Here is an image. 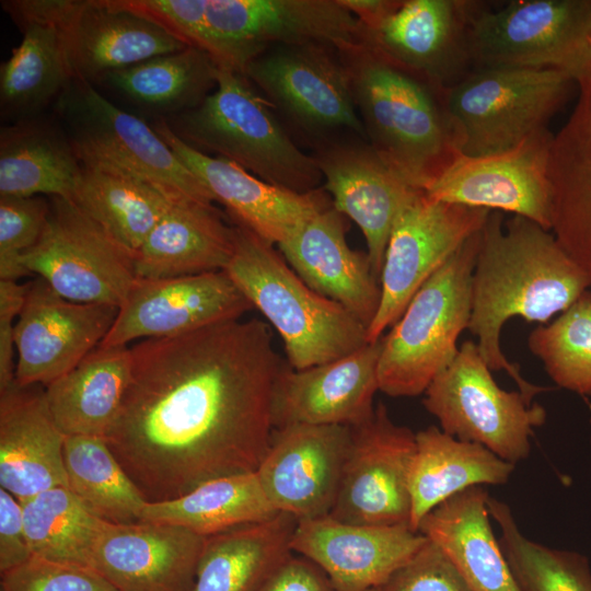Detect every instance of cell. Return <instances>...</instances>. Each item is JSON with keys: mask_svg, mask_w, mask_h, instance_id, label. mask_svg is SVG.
<instances>
[{"mask_svg": "<svg viewBox=\"0 0 591 591\" xmlns=\"http://www.w3.org/2000/svg\"><path fill=\"white\" fill-rule=\"evenodd\" d=\"M130 350L129 381L105 440L147 501L257 471L283 367L267 323L232 320Z\"/></svg>", "mask_w": 591, "mask_h": 591, "instance_id": "cell-1", "label": "cell"}, {"mask_svg": "<svg viewBox=\"0 0 591 591\" xmlns=\"http://www.w3.org/2000/svg\"><path fill=\"white\" fill-rule=\"evenodd\" d=\"M591 278L572 260L551 231L534 221L490 211L482 230L471 282L470 332L491 371H506L532 403L547 387L525 380L501 350L502 326L512 317L546 323L568 309Z\"/></svg>", "mask_w": 591, "mask_h": 591, "instance_id": "cell-2", "label": "cell"}, {"mask_svg": "<svg viewBox=\"0 0 591 591\" xmlns=\"http://www.w3.org/2000/svg\"><path fill=\"white\" fill-rule=\"evenodd\" d=\"M370 146L407 184L426 187L461 154L447 91L376 49L337 50Z\"/></svg>", "mask_w": 591, "mask_h": 591, "instance_id": "cell-3", "label": "cell"}, {"mask_svg": "<svg viewBox=\"0 0 591 591\" xmlns=\"http://www.w3.org/2000/svg\"><path fill=\"white\" fill-rule=\"evenodd\" d=\"M233 225L234 251L224 271L278 332L292 369L323 364L368 344L367 327L311 289L274 244Z\"/></svg>", "mask_w": 591, "mask_h": 591, "instance_id": "cell-4", "label": "cell"}, {"mask_svg": "<svg viewBox=\"0 0 591 591\" xmlns=\"http://www.w3.org/2000/svg\"><path fill=\"white\" fill-rule=\"evenodd\" d=\"M192 148L215 153L273 185L305 194L323 175L275 115V107L243 73L220 69L216 89L195 108L164 119Z\"/></svg>", "mask_w": 591, "mask_h": 591, "instance_id": "cell-5", "label": "cell"}, {"mask_svg": "<svg viewBox=\"0 0 591 591\" xmlns=\"http://www.w3.org/2000/svg\"><path fill=\"white\" fill-rule=\"evenodd\" d=\"M480 230L420 287L382 337L378 378L379 389L386 395L425 393L456 357V341L471 318V282Z\"/></svg>", "mask_w": 591, "mask_h": 591, "instance_id": "cell-6", "label": "cell"}, {"mask_svg": "<svg viewBox=\"0 0 591 591\" xmlns=\"http://www.w3.org/2000/svg\"><path fill=\"white\" fill-rule=\"evenodd\" d=\"M55 111L82 165L129 175L172 199L213 204L209 190L151 124L115 105L92 83L73 79Z\"/></svg>", "mask_w": 591, "mask_h": 591, "instance_id": "cell-7", "label": "cell"}, {"mask_svg": "<svg viewBox=\"0 0 591 591\" xmlns=\"http://www.w3.org/2000/svg\"><path fill=\"white\" fill-rule=\"evenodd\" d=\"M576 80L558 69L474 68L447 91L459 152L508 151L547 128Z\"/></svg>", "mask_w": 591, "mask_h": 591, "instance_id": "cell-8", "label": "cell"}, {"mask_svg": "<svg viewBox=\"0 0 591 591\" xmlns=\"http://www.w3.org/2000/svg\"><path fill=\"white\" fill-rule=\"evenodd\" d=\"M308 43L358 46L362 25L339 0H204L193 47L244 74L268 47Z\"/></svg>", "mask_w": 591, "mask_h": 591, "instance_id": "cell-9", "label": "cell"}, {"mask_svg": "<svg viewBox=\"0 0 591 591\" xmlns=\"http://www.w3.org/2000/svg\"><path fill=\"white\" fill-rule=\"evenodd\" d=\"M474 68L558 69L576 82L591 71V0H520L473 18Z\"/></svg>", "mask_w": 591, "mask_h": 591, "instance_id": "cell-10", "label": "cell"}, {"mask_svg": "<svg viewBox=\"0 0 591 591\" xmlns=\"http://www.w3.org/2000/svg\"><path fill=\"white\" fill-rule=\"evenodd\" d=\"M425 408L445 433L478 443L515 463L531 452L530 438L546 420V410L518 391H505L494 380L477 344L466 340L454 360L425 391Z\"/></svg>", "mask_w": 591, "mask_h": 591, "instance_id": "cell-11", "label": "cell"}, {"mask_svg": "<svg viewBox=\"0 0 591 591\" xmlns=\"http://www.w3.org/2000/svg\"><path fill=\"white\" fill-rule=\"evenodd\" d=\"M38 242L22 262L62 298L119 308L136 280L134 255L72 200L50 197Z\"/></svg>", "mask_w": 591, "mask_h": 591, "instance_id": "cell-12", "label": "cell"}, {"mask_svg": "<svg viewBox=\"0 0 591 591\" xmlns=\"http://www.w3.org/2000/svg\"><path fill=\"white\" fill-rule=\"evenodd\" d=\"M10 8L54 23L72 79L92 84L108 72L188 47L120 0H11Z\"/></svg>", "mask_w": 591, "mask_h": 591, "instance_id": "cell-13", "label": "cell"}, {"mask_svg": "<svg viewBox=\"0 0 591 591\" xmlns=\"http://www.w3.org/2000/svg\"><path fill=\"white\" fill-rule=\"evenodd\" d=\"M491 210L449 204L417 192L401 209L385 251L381 302L367 341L384 336L420 287L474 233Z\"/></svg>", "mask_w": 591, "mask_h": 591, "instance_id": "cell-14", "label": "cell"}, {"mask_svg": "<svg viewBox=\"0 0 591 591\" xmlns=\"http://www.w3.org/2000/svg\"><path fill=\"white\" fill-rule=\"evenodd\" d=\"M244 74L275 109L305 132L343 129L366 137L336 48L315 43L274 45L254 58Z\"/></svg>", "mask_w": 591, "mask_h": 591, "instance_id": "cell-15", "label": "cell"}, {"mask_svg": "<svg viewBox=\"0 0 591 591\" xmlns=\"http://www.w3.org/2000/svg\"><path fill=\"white\" fill-rule=\"evenodd\" d=\"M416 433L395 424L379 404L350 427V442L331 517L367 525H408V477ZM410 528V526H409Z\"/></svg>", "mask_w": 591, "mask_h": 591, "instance_id": "cell-16", "label": "cell"}, {"mask_svg": "<svg viewBox=\"0 0 591 591\" xmlns=\"http://www.w3.org/2000/svg\"><path fill=\"white\" fill-rule=\"evenodd\" d=\"M554 135L545 128L496 154H459L424 188L439 201L521 216L552 229L548 178Z\"/></svg>", "mask_w": 591, "mask_h": 591, "instance_id": "cell-17", "label": "cell"}, {"mask_svg": "<svg viewBox=\"0 0 591 591\" xmlns=\"http://www.w3.org/2000/svg\"><path fill=\"white\" fill-rule=\"evenodd\" d=\"M253 305L224 270L199 275L136 278L100 346L185 334L239 320Z\"/></svg>", "mask_w": 591, "mask_h": 591, "instance_id": "cell-18", "label": "cell"}, {"mask_svg": "<svg viewBox=\"0 0 591 591\" xmlns=\"http://www.w3.org/2000/svg\"><path fill=\"white\" fill-rule=\"evenodd\" d=\"M117 313L114 305L67 300L34 278L14 325L15 383L45 387L68 373L100 346Z\"/></svg>", "mask_w": 591, "mask_h": 591, "instance_id": "cell-19", "label": "cell"}, {"mask_svg": "<svg viewBox=\"0 0 591 591\" xmlns=\"http://www.w3.org/2000/svg\"><path fill=\"white\" fill-rule=\"evenodd\" d=\"M349 442V426L292 424L274 428L256 471L274 508L298 521L329 515Z\"/></svg>", "mask_w": 591, "mask_h": 591, "instance_id": "cell-20", "label": "cell"}, {"mask_svg": "<svg viewBox=\"0 0 591 591\" xmlns=\"http://www.w3.org/2000/svg\"><path fill=\"white\" fill-rule=\"evenodd\" d=\"M485 2L403 0L378 28L362 26V45L449 89L472 69L468 30Z\"/></svg>", "mask_w": 591, "mask_h": 591, "instance_id": "cell-21", "label": "cell"}, {"mask_svg": "<svg viewBox=\"0 0 591 591\" xmlns=\"http://www.w3.org/2000/svg\"><path fill=\"white\" fill-rule=\"evenodd\" d=\"M151 126L204 184L213 200L225 207L233 223L271 244L285 242L311 217L332 205L323 190L296 193L267 183L229 160L192 148L164 119H154Z\"/></svg>", "mask_w": 591, "mask_h": 591, "instance_id": "cell-22", "label": "cell"}, {"mask_svg": "<svg viewBox=\"0 0 591 591\" xmlns=\"http://www.w3.org/2000/svg\"><path fill=\"white\" fill-rule=\"evenodd\" d=\"M427 541L408 525H367L331 515L300 520L292 552L315 564L335 591L381 587Z\"/></svg>", "mask_w": 591, "mask_h": 591, "instance_id": "cell-23", "label": "cell"}, {"mask_svg": "<svg viewBox=\"0 0 591 591\" xmlns=\"http://www.w3.org/2000/svg\"><path fill=\"white\" fill-rule=\"evenodd\" d=\"M205 538L170 523L105 521L91 568L117 591H192Z\"/></svg>", "mask_w": 591, "mask_h": 591, "instance_id": "cell-24", "label": "cell"}, {"mask_svg": "<svg viewBox=\"0 0 591 591\" xmlns=\"http://www.w3.org/2000/svg\"><path fill=\"white\" fill-rule=\"evenodd\" d=\"M382 337L339 359L303 370L281 368L273 393L274 428L356 426L374 412Z\"/></svg>", "mask_w": 591, "mask_h": 591, "instance_id": "cell-25", "label": "cell"}, {"mask_svg": "<svg viewBox=\"0 0 591 591\" xmlns=\"http://www.w3.org/2000/svg\"><path fill=\"white\" fill-rule=\"evenodd\" d=\"M333 207L360 228L372 271L380 281L396 217L419 190L407 184L366 143H331L314 155Z\"/></svg>", "mask_w": 591, "mask_h": 591, "instance_id": "cell-26", "label": "cell"}, {"mask_svg": "<svg viewBox=\"0 0 591 591\" xmlns=\"http://www.w3.org/2000/svg\"><path fill=\"white\" fill-rule=\"evenodd\" d=\"M278 246L311 289L343 305L368 329L380 306V281L368 255L349 247L344 217L333 204Z\"/></svg>", "mask_w": 591, "mask_h": 591, "instance_id": "cell-27", "label": "cell"}, {"mask_svg": "<svg viewBox=\"0 0 591 591\" xmlns=\"http://www.w3.org/2000/svg\"><path fill=\"white\" fill-rule=\"evenodd\" d=\"M65 440L44 386L14 382L0 391V488L21 502L55 487L68 488Z\"/></svg>", "mask_w": 591, "mask_h": 591, "instance_id": "cell-28", "label": "cell"}, {"mask_svg": "<svg viewBox=\"0 0 591 591\" xmlns=\"http://www.w3.org/2000/svg\"><path fill=\"white\" fill-rule=\"evenodd\" d=\"M577 83L578 102L551 147V231L591 278V71Z\"/></svg>", "mask_w": 591, "mask_h": 591, "instance_id": "cell-29", "label": "cell"}, {"mask_svg": "<svg viewBox=\"0 0 591 591\" xmlns=\"http://www.w3.org/2000/svg\"><path fill=\"white\" fill-rule=\"evenodd\" d=\"M234 225L213 206L179 198L134 255L136 278L162 279L224 270L234 251Z\"/></svg>", "mask_w": 591, "mask_h": 591, "instance_id": "cell-30", "label": "cell"}, {"mask_svg": "<svg viewBox=\"0 0 591 591\" xmlns=\"http://www.w3.org/2000/svg\"><path fill=\"white\" fill-rule=\"evenodd\" d=\"M488 497L482 486L465 489L431 510L418 532L447 554L471 591H521L494 534Z\"/></svg>", "mask_w": 591, "mask_h": 591, "instance_id": "cell-31", "label": "cell"}, {"mask_svg": "<svg viewBox=\"0 0 591 591\" xmlns=\"http://www.w3.org/2000/svg\"><path fill=\"white\" fill-rule=\"evenodd\" d=\"M514 467L487 448L436 426L420 430L408 477L410 529L418 531L431 510L465 489L506 484Z\"/></svg>", "mask_w": 591, "mask_h": 591, "instance_id": "cell-32", "label": "cell"}, {"mask_svg": "<svg viewBox=\"0 0 591 591\" xmlns=\"http://www.w3.org/2000/svg\"><path fill=\"white\" fill-rule=\"evenodd\" d=\"M82 169L59 121L37 116L0 129V196L71 199Z\"/></svg>", "mask_w": 591, "mask_h": 591, "instance_id": "cell-33", "label": "cell"}, {"mask_svg": "<svg viewBox=\"0 0 591 591\" xmlns=\"http://www.w3.org/2000/svg\"><path fill=\"white\" fill-rule=\"evenodd\" d=\"M297 524L296 517L278 512L207 536L192 591H258L293 553Z\"/></svg>", "mask_w": 591, "mask_h": 591, "instance_id": "cell-34", "label": "cell"}, {"mask_svg": "<svg viewBox=\"0 0 591 591\" xmlns=\"http://www.w3.org/2000/svg\"><path fill=\"white\" fill-rule=\"evenodd\" d=\"M130 369V347L99 346L45 386L48 408L63 434L105 439L118 415Z\"/></svg>", "mask_w": 591, "mask_h": 591, "instance_id": "cell-35", "label": "cell"}, {"mask_svg": "<svg viewBox=\"0 0 591 591\" xmlns=\"http://www.w3.org/2000/svg\"><path fill=\"white\" fill-rule=\"evenodd\" d=\"M22 33L21 43L0 67V113L10 123L40 116L73 80L62 36L51 22L8 13Z\"/></svg>", "mask_w": 591, "mask_h": 591, "instance_id": "cell-36", "label": "cell"}, {"mask_svg": "<svg viewBox=\"0 0 591 591\" xmlns=\"http://www.w3.org/2000/svg\"><path fill=\"white\" fill-rule=\"evenodd\" d=\"M218 71L207 53L188 46L108 72L100 81L154 119H169L197 107L216 89Z\"/></svg>", "mask_w": 591, "mask_h": 591, "instance_id": "cell-37", "label": "cell"}, {"mask_svg": "<svg viewBox=\"0 0 591 591\" xmlns=\"http://www.w3.org/2000/svg\"><path fill=\"white\" fill-rule=\"evenodd\" d=\"M278 512L252 472L212 478L174 499L147 501L140 521L170 523L207 537Z\"/></svg>", "mask_w": 591, "mask_h": 591, "instance_id": "cell-38", "label": "cell"}, {"mask_svg": "<svg viewBox=\"0 0 591 591\" xmlns=\"http://www.w3.org/2000/svg\"><path fill=\"white\" fill-rule=\"evenodd\" d=\"M82 166L70 200L135 255L175 199L129 175Z\"/></svg>", "mask_w": 591, "mask_h": 591, "instance_id": "cell-39", "label": "cell"}, {"mask_svg": "<svg viewBox=\"0 0 591 591\" xmlns=\"http://www.w3.org/2000/svg\"><path fill=\"white\" fill-rule=\"evenodd\" d=\"M68 488L95 514L112 523H136L147 502L101 437L66 436Z\"/></svg>", "mask_w": 591, "mask_h": 591, "instance_id": "cell-40", "label": "cell"}, {"mask_svg": "<svg viewBox=\"0 0 591 591\" xmlns=\"http://www.w3.org/2000/svg\"><path fill=\"white\" fill-rule=\"evenodd\" d=\"M21 503L33 556L91 568L105 520L67 487L45 490Z\"/></svg>", "mask_w": 591, "mask_h": 591, "instance_id": "cell-41", "label": "cell"}, {"mask_svg": "<svg viewBox=\"0 0 591 591\" xmlns=\"http://www.w3.org/2000/svg\"><path fill=\"white\" fill-rule=\"evenodd\" d=\"M487 506L500 529L499 544L521 591H591L586 556L528 538L506 502L489 496Z\"/></svg>", "mask_w": 591, "mask_h": 591, "instance_id": "cell-42", "label": "cell"}, {"mask_svg": "<svg viewBox=\"0 0 591 591\" xmlns=\"http://www.w3.org/2000/svg\"><path fill=\"white\" fill-rule=\"evenodd\" d=\"M528 345L558 386L591 395V291L586 290L549 325L533 329Z\"/></svg>", "mask_w": 591, "mask_h": 591, "instance_id": "cell-43", "label": "cell"}, {"mask_svg": "<svg viewBox=\"0 0 591 591\" xmlns=\"http://www.w3.org/2000/svg\"><path fill=\"white\" fill-rule=\"evenodd\" d=\"M50 211L43 196H0V280L31 276L22 258L39 240Z\"/></svg>", "mask_w": 591, "mask_h": 591, "instance_id": "cell-44", "label": "cell"}, {"mask_svg": "<svg viewBox=\"0 0 591 591\" xmlns=\"http://www.w3.org/2000/svg\"><path fill=\"white\" fill-rule=\"evenodd\" d=\"M0 591H117L89 567L32 556L1 572Z\"/></svg>", "mask_w": 591, "mask_h": 591, "instance_id": "cell-45", "label": "cell"}, {"mask_svg": "<svg viewBox=\"0 0 591 591\" xmlns=\"http://www.w3.org/2000/svg\"><path fill=\"white\" fill-rule=\"evenodd\" d=\"M379 589L380 591H471L451 559L429 538Z\"/></svg>", "mask_w": 591, "mask_h": 591, "instance_id": "cell-46", "label": "cell"}, {"mask_svg": "<svg viewBox=\"0 0 591 591\" xmlns=\"http://www.w3.org/2000/svg\"><path fill=\"white\" fill-rule=\"evenodd\" d=\"M32 556L22 503L9 491L0 488V572L25 563Z\"/></svg>", "mask_w": 591, "mask_h": 591, "instance_id": "cell-47", "label": "cell"}, {"mask_svg": "<svg viewBox=\"0 0 591 591\" xmlns=\"http://www.w3.org/2000/svg\"><path fill=\"white\" fill-rule=\"evenodd\" d=\"M258 591H335L315 564L292 554L270 575Z\"/></svg>", "mask_w": 591, "mask_h": 591, "instance_id": "cell-48", "label": "cell"}, {"mask_svg": "<svg viewBox=\"0 0 591 591\" xmlns=\"http://www.w3.org/2000/svg\"><path fill=\"white\" fill-rule=\"evenodd\" d=\"M367 31L378 28L403 3V0H339Z\"/></svg>", "mask_w": 591, "mask_h": 591, "instance_id": "cell-49", "label": "cell"}, {"mask_svg": "<svg viewBox=\"0 0 591 591\" xmlns=\"http://www.w3.org/2000/svg\"><path fill=\"white\" fill-rule=\"evenodd\" d=\"M368 591H380V589L379 588H373V589H370Z\"/></svg>", "mask_w": 591, "mask_h": 591, "instance_id": "cell-50", "label": "cell"}]
</instances>
